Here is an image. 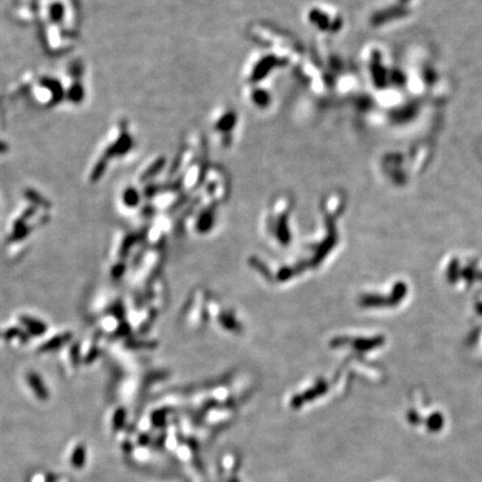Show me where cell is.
<instances>
[{
    "instance_id": "obj_1",
    "label": "cell",
    "mask_w": 482,
    "mask_h": 482,
    "mask_svg": "<svg viewBox=\"0 0 482 482\" xmlns=\"http://www.w3.org/2000/svg\"><path fill=\"white\" fill-rule=\"evenodd\" d=\"M27 381L28 384L30 386V389L33 390V392L35 395L39 398L40 401H47L49 398V391L47 389V386L44 384L43 379L40 378L39 375L37 373H34V372H30L27 374Z\"/></svg>"
},
{
    "instance_id": "obj_2",
    "label": "cell",
    "mask_w": 482,
    "mask_h": 482,
    "mask_svg": "<svg viewBox=\"0 0 482 482\" xmlns=\"http://www.w3.org/2000/svg\"><path fill=\"white\" fill-rule=\"evenodd\" d=\"M20 322L25 326L26 329H27V332L32 334V335L40 336V335H43V334L46 333V331H47L46 324L39 320H36V318H33V317H29V316H21Z\"/></svg>"
},
{
    "instance_id": "obj_3",
    "label": "cell",
    "mask_w": 482,
    "mask_h": 482,
    "mask_svg": "<svg viewBox=\"0 0 482 482\" xmlns=\"http://www.w3.org/2000/svg\"><path fill=\"white\" fill-rule=\"evenodd\" d=\"M71 339V333H64L59 334L55 337H53L52 339H49L46 343L41 345L40 352H52L58 350L59 347L66 345L68 341Z\"/></svg>"
},
{
    "instance_id": "obj_4",
    "label": "cell",
    "mask_w": 482,
    "mask_h": 482,
    "mask_svg": "<svg viewBox=\"0 0 482 482\" xmlns=\"http://www.w3.org/2000/svg\"><path fill=\"white\" fill-rule=\"evenodd\" d=\"M86 464V447L78 445L71 455V464L75 469H83Z\"/></svg>"
},
{
    "instance_id": "obj_5",
    "label": "cell",
    "mask_w": 482,
    "mask_h": 482,
    "mask_svg": "<svg viewBox=\"0 0 482 482\" xmlns=\"http://www.w3.org/2000/svg\"><path fill=\"white\" fill-rule=\"evenodd\" d=\"M125 419H126V412H125V410L122 408L117 409L113 416V430H121L125 423Z\"/></svg>"
},
{
    "instance_id": "obj_6",
    "label": "cell",
    "mask_w": 482,
    "mask_h": 482,
    "mask_svg": "<svg viewBox=\"0 0 482 482\" xmlns=\"http://www.w3.org/2000/svg\"><path fill=\"white\" fill-rule=\"evenodd\" d=\"M123 200H124V203L126 204L127 207H135L136 204L139 203V200H140L139 193L136 192L135 190L128 189L124 192Z\"/></svg>"
},
{
    "instance_id": "obj_7",
    "label": "cell",
    "mask_w": 482,
    "mask_h": 482,
    "mask_svg": "<svg viewBox=\"0 0 482 482\" xmlns=\"http://www.w3.org/2000/svg\"><path fill=\"white\" fill-rule=\"evenodd\" d=\"M47 482H55V478L53 477V476H49L47 478Z\"/></svg>"
}]
</instances>
